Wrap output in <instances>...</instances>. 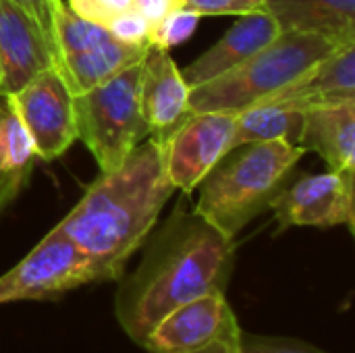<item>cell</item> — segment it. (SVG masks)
<instances>
[{
    "instance_id": "cell-1",
    "label": "cell",
    "mask_w": 355,
    "mask_h": 353,
    "mask_svg": "<svg viewBox=\"0 0 355 353\" xmlns=\"http://www.w3.org/2000/svg\"><path fill=\"white\" fill-rule=\"evenodd\" d=\"M141 248L139 266L119 279L114 295L119 327L139 347L166 314L202 295L227 291L237 239L185 208L183 200Z\"/></svg>"
},
{
    "instance_id": "cell-2",
    "label": "cell",
    "mask_w": 355,
    "mask_h": 353,
    "mask_svg": "<svg viewBox=\"0 0 355 353\" xmlns=\"http://www.w3.org/2000/svg\"><path fill=\"white\" fill-rule=\"evenodd\" d=\"M173 193L164 144L148 137L116 169L102 173L56 229L87 258L98 283L119 281Z\"/></svg>"
},
{
    "instance_id": "cell-3",
    "label": "cell",
    "mask_w": 355,
    "mask_h": 353,
    "mask_svg": "<svg viewBox=\"0 0 355 353\" xmlns=\"http://www.w3.org/2000/svg\"><path fill=\"white\" fill-rule=\"evenodd\" d=\"M306 150L285 139L252 141L231 148L198 185L193 206L202 218L231 239L262 212L287 185Z\"/></svg>"
},
{
    "instance_id": "cell-4",
    "label": "cell",
    "mask_w": 355,
    "mask_h": 353,
    "mask_svg": "<svg viewBox=\"0 0 355 353\" xmlns=\"http://www.w3.org/2000/svg\"><path fill=\"white\" fill-rule=\"evenodd\" d=\"M339 44L314 33L281 31L254 56L225 75L189 89V112L239 114L289 87Z\"/></svg>"
},
{
    "instance_id": "cell-5",
    "label": "cell",
    "mask_w": 355,
    "mask_h": 353,
    "mask_svg": "<svg viewBox=\"0 0 355 353\" xmlns=\"http://www.w3.org/2000/svg\"><path fill=\"white\" fill-rule=\"evenodd\" d=\"M139 79L141 62L73 96L77 139L85 144L102 173L116 169L150 137L141 114Z\"/></svg>"
},
{
    "instance_id": "cell-6",
    "label": "cell",
    "mask_w": 355,
    "mask_h": 353,
    "mask_svg": "<svg viewBox=\"0 0 355 353\" xmlns=\"http://www.w3.org/2000/svg\"><path fill=\"white\" fill-rule=\"evenodd\" d=\"M150 46L125 44L64 0H52V67L73 96L141 62Z\"/></svg>"
},
{
    "instance_id": "cell-7",
    "label": "cell",
    "mask_w": 355,
    "mask_h": 353,
    "mask_svg": "<svg viewBox=\"0 0 355 353\" xmlns=\"http://www.w3.org/2000/svg\"><path fill=\"white\" fill-rule=\"evenodd\" d=\"M89 283H98L92 264L54 227L21 262L0 277V306L56 302Z\"/></svg>"
},
{
    "instance_id": "cell-8",
    "label": "cell",
    "mask_w": 355,
    "mask_h": 353,
    "mask_svg": "<svg viewBox=\"0 0 355 353\" xmlns=\"http://www.w3.org/2000/svg\"><path fill=\"white\" fill-rule=\"evenodd\" d=\"M241 333L227 295L208 293L166 314L141 347L148 353H239Z\"/></svg>"
},
{
    "instance_id": "cell-9",
    "label": "cell",
    "mask_w": 355,
    "mask_h": 353,
    "mask_svg": "<svg viewBox=\"0 0 355 353\" xmlns=\"http://www.w3.org/2000/svg\"><path fill=\"white\" fill-rule=\"evenodd\" d=\"M4 102L27 129L37 158H60L77 139L73 94L54 67L35 75L19 92L4 96Z\"/></svg>"
},
{
    "instance_id": "cell-10",
    "label": "cell",
    "mask_w": 355,
    "mask_h": 353,
    "mask_svg": "<svg viewBox=\"0 0 355 353\" xmlns=\"http://www.w3.org/2000/svg\"><path fill=\"white\" fill-rule=\"evenodd\" d=\"M355 169L304 175L285 185L270 202L277 235L291 227L331 229L345 225L354 233Z\"/></svg>"
},
{
    "instance_id": "cell-11",
    "label": "cell",
    "mask_w": 355,
    "mask_h": 353,
    "mask_svg": "<svg viewBox=\"0 0 355 353\" xmlns=\"http://www.w3.org/2000/svg\"><path fill=\"white\" fill-rule=\"evenodd\" d=\"M237 114L189 112L164 141L166 175L175 189L191 196L214 164L233 148Z\"/></svg>"
},
{
    "instance_id": "cell-12",
    "label": "cell",
    "mask_w": 355,
    "mask_h": 353,
    "mask_svg": "<svg viewBox=\"0 0 355 353\" xmlns=\"http://www.w3.org/2000/svg\"><path fill=\"white\" fill-rule=\"evenodd\" d=\"M139 100L150 137L156 141L164 144L189 117V85L171 52L154 44L141 60Z\"/></svg>"
},
{
    "instance_id": "cell-13",
    "label": "cell",
    "mask_w": 355,
    "mask_h": 353,
    "mask_svg": "<svg viewBox=\"0 0 355 353\" xmlns=\"http://www.w3.org/2000/svg\"><path fill=\"white\" fill-rule=\"evenodd\" d=\"M52 67V50L37 23L12 0H0V96L25 87Z\"/></svg>"
},
{
    "instance_id": "cell-14",
    "label": "cell",
    "mask_w": 355,
    "mask_h": 353,
    "mask_svg": "<svg viewBox=\"0 0 355 353\" xmlns=\"http://www.w3.org/2000/svg\"><path fill=\"white\" fill-rule=\"evenodd\" d=\"M279 33L281 29L277 21L262 8L248 15H239V19L227 29V33L193 62H189L181 71V75L189 89L208 83L254 56Z\"/></svg>"
},
{
    "instance_id": "cell-15",
    "label": "cell",
    "mask_w": 355,
    "mask_h": 353,
    "mask_svg": "<svg viewBox=\"0 0 355 353\" xmlns=\"http://www.w3.org/2000/svg\"><path fill=\"white\" fill-rule=\"evenodd\" d=\"M355 102V40L339 44L302 79L262 104H285L300 110Z\"/></svg>"
},
{
    "instance_id": "cell-16",
    "label": "cell",
    "mask_w": 355,
    "mask_h": 353,
    "mask_svg": "<svg viewBox=\"0 0 355 353\" xmlns=\"http://www.w3.org/2000/svg\"><path fill=\"white\" fill-rule=\"evenodd\" d=\"M281 31L314 33L337 44L355 40V0H266Z\"/></svg>"
},
{
    "instance_id": "cell-17",
    "label": "cell",
    "mask_w": 355,
    "mask_h": 353,
    "mask_svg": "<svg viewBox=\"0 0 355 353\" xmlns=\"http://www.w3.org/2000/svg\"><path fill=\"white\" fill-rule=\"evenodd\" d=\"M300 146L316 152L331 171L355 169V102L308 108Z\"/></svg>"
},
{
    "instance_id": "cell-18",
    "label": "cell",
    "mask_w": 355,
    "mask_h": 353,
    "mask_svg": "<svg viewBox=\"0 0 355 353\" xmlns=\"http://www.w3.org/2000/svg\"><path fill=\"white\" fill-rule=\"evenodd\" d=\"M304 119H306V110L293 106L256 104L237 114L233 148L241 144L272 141V139H285L293 146H300Z\"/></svg>"
},
{
    "instance_id": "cell-19",
    "label": "cell",
    "mask_w": 355,
    "mask_h": 353,
    "mask_svg": "<svg viewBox=\"0 0 355 353\" xmlns=\"http://www.w3.org/2000/svg\"><path fill=\"white\" fill-rule=\"evenodd\" d=\"M0 141L4 171L21 183H27L35 158V148L27 129L6 104L0 114Z\"/></svg>"
},
{
    "instance_id": "cell-20",
    "label": "cell",
    "mask_w": 355,
    "mask_h": 353,
    "mask_svg": "<svg viewBox=\"0 0 355 353\" xmlns=\"http://www.w3.org/2000/svg\"><path fill=\"white\" fill-rule=\"evenodd\" d=\"M200 19H202V15L189 10V8H177L171 15H166L150 31V44L160 46L164 50H171V48L187 42L196 33Z\"/></svg>"
},
{
    "instance_id": "cell-21",
    "label": "cell",
    "mask_w": 355,
    "mask_h": 353,
    "mask_svg": "<svg viewBox=\"0 0 355 353\" xmlns=\"http://www.w3.org/2000/svg\"><path fill=\"white\" fill-rule=\"evenodd\" d=\"M239 353H329L312 343L291 339V337H270V335H252L241 333Z\"/></svg>"
},
{
    "instance_id": "cell-22",
    "label": "cell",
    "mask_w": 355,
    "mask_h": 353,
    "mask_svg": "<svg viewBox=\"0 0 355 353\" xmlns=\"http://www.w3.org/2000/svg\"><path fill=\"white\" fill-rule=\"evenodd\" d=\"M106 29L121 42L131 46H150V25L135 8H129L106 23Z\"/></svg>"
},
{
    "instance_id": "cell-23",
    "label": "cell",
    "mask_w": 355,
    "mask_h": 353,
    "mask_svg": "<svg viewBox=\"0 0 355 353\" xmlns=\"http://www.w3.org/2000/svg\"><path fill=\"white\" fill-rule=\"evenodd\" d=\"M67 4L79 17L94 21L98 25H104V27L112 17L133 8V0H69Z\"/></svg>"
},
{
    "instance_id": "cell-24",
    "label": "cell",
    "mask_w": 355,
    "mask_h": 353,
    "mask_svg": "<svg viewBox=\"0 0 355 353\" xmlns=\"http://www.w3.org/2000/svg\"><path fill=\"white\" fill-rule=\"evenodd\" d=\"M266 0H183V8L198 15H248L260 10Z\"/></svg>"
},
{
    "instance_id": "cell-25",
    "label": "cell",
    "mask_w": 355,
    "mask_h": 353,
    "mask_svg": "<svg viewBox=\"0 0 355 353\" xmlns=\"http://www.w3.org/2000/svg\"><path fill=\"white\" fill-rule=\"evenodd\" d=\"M21 6L40 27L48 46H52V0H12Z\"/></svg>"
},
{
    "instance_id": "cell-26",
    "label": "cell",
    "mask_w": 355,
    "mask_h": 353,
    "mask_svg": "<svg viewBox=\"0 0 355 353\" xmlns=\"http://www.w3.org/2000/svg\"><path fill=\"white\" fill-rule=\"evenodd\" d=\"M133 8L148 21L150 31L173 10L183 8V0H133Z\"/></svg>"
},
{
    "instance_id": "cell-27",
    "label": "cell",
    "mask_w": 355,
    "mask_h": 353,
    "mask_svg": "<svg viewBox=\"0 0 355 353\" xmlns=\"http://www.w3.org/2000/svg\"><path fill=\"white\" fill-rule=\"evenodd\" d=\"M23 187H25V183H21L19 179L10 177L4 171V162H2V141H0V210L6 204H10Z\"/></svg>"
},
{
    "instance_id": "cell-28",
    "label": "cell",
    "mask_w": 355,
    "mask_h": 353,
    "mask_svg": "<svg viewBox=\"0 0 355 353\" xmlns=\"http://www.w3.org/2000/svg\"><path fill=\"white\" fill-rule=\"evenodd\" d=\"M2 110H4V104H0V114H2Z\"/></svg>"
}]
</instances>
